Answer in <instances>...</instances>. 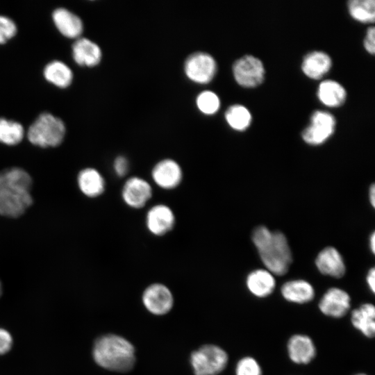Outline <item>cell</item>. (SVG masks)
Instances as JSON below:
<instances>
[{
  "mask_svg": "<svg viewBox=\"0 0 375 375\" xmlns=\"http://www.w3.org/2000/svg\"><path fill=\"white\" fill-rule=\"evenodd\" d=\"M351 17L362 23H374L375 19V2L374 0H351L347 3Z\"/></svg>",
  "mask_w": 375,
  "mask_h": 375,
  "instance_id": "d4e9b609",
  "label": "cell"
},
{
  "mask_svg": "<svg viewBox=\"0 0 375 375\" xmlns=\"http://www.w3.org/2000/svg\"><path fill=\"white\" fill-rule=\"evenodd\" d=\"M153 195L151 183L139 176L126 177L120 191L122 202L131 209L146 207Z\"/></svg>",
  "mask_w": 375,
  "mask_h": 375,
  "instance_id": "8992f818",
  "label": "cell"
},
{
  "mask_svg": "<svg viewBox=\"0 0 375 375\" xmlns=\"http://www.w3.org/2000/svg\"><path fill=\"white\" fill-rule=\"evenodd\" d=\"M235 81L244 88H255L265 79V70L262 61L251 55H245L235 61L232 67Z\"/></svg>",
  "mask_w": 375,
  "mask_h": 375,
  "instance_id": "ba28073f",
  "label": "cell"
},
{
  "mask_svg": "<svg viewBox=\"0 0 375 375\" xmlns=\"http://www.w3.org/2000/svg\"><path fill=\"white\" fill-rule=\"evenodd\" d=\"M228 362L226 351L215 344L203 345L190 356L194 375H217L224 370Z\"/></svg>",
  "mask_w": 375,
  "mask_h": 375,
  "instance_id": "5b68a950",
  "label": "cell"
},
{
  "mask_svg": "<svg viewBox=\"0 0 375 375\" xmlns=\"http://www.w3.org/2000/svg\"><path fill=\"white\" fill-rule=\"evenodd\" d=\"M184 73L191 81L199 84L210 83L217 73V65L209 53L198 51L190 54L184 62Z\"/></svg>",
  "mask_w": 375,
  "mask_h": 375,
  "instance_id": "52a82bcc",
  "label": "cell"
},
{
  "mask_svg": "<svg viewBox=\"0 0 375 375\" xmlns=\"http://www.w3.org/2000/svg\"><path fill=\"white\" fill-rule=\"evenodd\" d=\"M287 353L292 362L297 365H308L315 358L317 349L310 336L297 333L288 340Z\"/></svg>",
  "mask_w": 375,
  "mask_h": 375,
  "instance_id": "5bb4252c",
  "label": "cell"
},
{
  "mask_svg": "<svg viewBox=\"0 0 375 375\" xmlns=\"http://www.w3.org/2000/svg\"><path fill=\"white\" fill-rule=\"evenodd\" d=\"M246 285L252 295L262 299L272 294L276 287V280L274 275L267 269H259L247 275Z\"/></svg>",
  "mask_w": 375,
  "mask_h": 375,
  "instance_id": "ac0fdd59",
  "label": "cell"
},
{
  "mask_svg": "<svg viewBox=\"0 0 375 375\" xmlns=\"http://www.w3.org/2000/svg\"><path fill=\"white\" fill-rule=\"evenodd\" d=\"M317 95L324 105L328 107H338L345 101L347 92L338 82L326 80L319 85Z\"/></svg>",
  "mask_w": 375,
  "mask_h": 375,
  "instance_id": "603a6c76",
  "label": "cell"
},
{
  "mask_svg": "<svg viewBox=\"0 0 375 375\" xmlns=\"http://www.w3.org/2000/svg\"><path fill=\"white\" fill-rule=\"evenodd\" d=\"M72 57L80 66L94 67L97 65L102 57L99 45L85 38H78L72 45Z\"/></svg>",
  "mask_w": 375,
  "mask_h": 375,
  "instance_id": "2e32d148",
  "label": "cell"
},
{
  "mask_svg": "<svg viewBox=\"0 0 375 375\" xmlns=\"http://www.w3.org/2000/svg\"><path fill=\"white\" fill-rule=\"evenodd\" d=\"M152 183L162 190H174L182 183L184 174L181 165L169 158L158 160L150 172Z\"/></svg>",
  "mask_w": 375,
  "mask_h": 375,
  "instance_id": "30bf717a",
  "label": "cell"
},
{
  "mask_svg": "<svg viewBox=\"0 0 375 375\" xmlns=\"http://www.w3.org/2000/svg\"><path fill=\"white\" fill-rule=\"evenodd\" d=\"M364 47L370 54L375 52V28L374 26L368 28L364 40Z\"/></svg>",
  "mask_w": 375,
  "mask_h": 375,
  "instance_id": "d6a6232c",
  "label": "cell"
},
{
  "mask_svg": "<svg viewBox=\"0 0 375 375\" xmlns=\"http://www.w3.org/2000/svg\"><path fill=\"white\" fill-rule=\"evenodd\" d=\"M12 344V338L8 331L0 328V355L9 351Z\"/></svg>",
  "mask_w": 375,
  "mask_h": 375,
  "instance_id": "1f68e13d",
  "label": "cell"
},
{
  "mask_svg": "<svg viewBox=\"0 0 375 375\" xmlns=\"http://www.w3.org/2000/svg\"><path fill=\"white\" fill-rule=\"evenodd\" d=\"M335 126L336 120L331 113L316 110L310 117V125L302 131V139L308 144L320 145L334 133Z\"/></svg>",
  "mask_w": 375,
  "mask_h": 375,
  "instance_id": "8fae6325",
  "label": "cell"
},
{
  "mask_svg": "<svg viewBox=\"0 0 375 375\" xmlns=\"http://www.w3.org/2000/svg\"><path fill=\"white\" fill-rule=\"evenodd\" d=\"M78 185L81 192L89 198H97L102 195L106 183L103 175L92 167H87L78 173Z\"/></svg>",
  "mask_w": 375,
  "mask_h": 375,
  "instance_id": "44dd1931",
  "label": "cell"
},
{
  "mask_svg": "<svg viewBox=\"0 0 375 375\" xmlns=\"http://www.w3.org/2000/svg\"><path fill=\"white\" fill-rule=\"evenodd\" d=\"M318 308L325 316L342 318L349 311L351 297L348 292L339 288H331L321 297Z\"/></svg>",
  "mask_w": 375,
  "mask_h": 375,
  "instance_id": "4fadbf2b",
  "label": "cell"
},
{
  "mask_svg": "<svg viewBox=\"0 0 375 375\" xmlns=\"http://www.w3.org/2000/svg\"><path fill=\"white\" fill-rule=\"evenodd\" d=\"M176 217L173 209L167 204L158 203L150 206L144 216V225L147 231L154 237H163L175 227Z\"/></svg>",
  "mask_w": 375,
  "mask_h": 375,
  "instance_id": "9c48e42d",
  "label": "cell"
},
{
  "mask_svg": "<svg viewBox=\"0 0 375 375\" xmlns=\"http://www.w3.org/2000/svg\"><path fill=\"white\" fill-rule=\"evenodd\" d=\"M43 75L48 82L61 88L68 87L73 79L71 69L60 60H53L48 63L44 68Z\"/></svg>",
  "mask_w": 375,
  "mask_h": 375,
  "instance_id": "cb8c5ba5",
  "label": "cell"
},
{
  "mask_svg": "<svg viewBox=\"0 0 375 375\" xmlns=\"http://www.w3.org/2000/svg\"><path fill=\"white\" fill-rule=\"evenodd\" d=\"M315 265L321 274L333 278H341L346 272L342 256L333 247H327L318 253Z\"/></svg>",
  "mask_w": 375,
  "mask_h": 375,
  "instance_id": "9a60e30c",
  "label": "cell"
},
{
  "mask_svg": "<svg viewBox=\"0 0 375 375\" xmlns=\"http://www.w3.org/2000/svg\"><path fill=\"white\" fill-rule=\"evenodd\" d=\"M24 130L15 121L0 118V142L6 145H16L23 139Z\"/></svg>",
  "mask_w": 375,
  "mask_h": 375,
  "instance_id": "4316f807",
  "label": "cell"
},
{
  "mask_svg": "<svg viewBox=\"0 0 375 375\" xmlns=\"http://www.w3.org/2000/svg\"><path fill=\"white\" fill-rule=\"evenodd\" d=\"M114 174L118 178H126L130 170V162L124 156H117L112 162Z\"/></svg>",
  "mask_w": 375,
  "mask_h": 375,
  "instance_id": "4dcf8cb0",
  "label": "cell"
},
{
  "mask_svg": "<svg viewBox=\"0 0 375 375\" xmlns=\"http://www.w3.org/2000/svg\"><path fill=\"white\" fill-rule=\"evenodd\" d=\"M235 375H262L261 366L252 356H247L240 358L235 369Z\"/></svg>",
  "mask_w": 375,
  "mask_h": 375,
  "instance_id": "f1b7e54d",
  "label": "cell"
},
{
  "mask_svg": "<svg viewBox=\"0 0 375 375\" xmlns=\"http://www.w3.org/2000/svg\"><path fill=\"white\" fill-rule=\"evenodd\" d=\"M196 104L201 112L206 115H212L219 110L220 99L214 92L205 90L197 97Z\"/></svg>",
  "mask_w": 375,
  "mask_h": 375,
  "instance_id": "83f0119b",
  "label": "cell"
},
{
  "mask_svg": "<svg viewBox=\"0 0 375 375\" xmlns=\"http://www.w3.org/2000/svg\"><path fill=\"white\" fill-rule=\"evenodd\" d=\"M17 33L15 23L9 17L0 15V44L12 38Z\"/></svg>",
  "mask_w": 375,
  "mask_h": 375,
  "instance_id": "f546056e",
  "label": "cell"
},
{
  "mask_svg": "<svg viewBox=\"0 0 375 375\" xmlns=\"http://www.w3.org/2000/svg\"><path fill=\"white\" fill-rule=\"evenodd\" d=\"M65 135V126L62 120L49 112L41 113L27 131L29 142L43 148L60 145Z\"/></svg>",
  "mask_w": 375,
  "mask_h": 375,
  "instance_id": "277c9868",
  "label": "cell"
},
{
  "mask_svg": "<svg viewBox=\"0 0 375 375\" xmlns=\"http://www.w3.org/2000/svg\"><path fill=\"white\" fill-rule=\"evenodd\" d=\"M354 375H367V374H366L365 373H358V374H356Z\"/></svg>",
  "mask_w": 375,
  "mask_h": 375,
  "instance_id": "74e56055",
  "label": "cell"
},
{
  "mask_svg": "<svg viewBox=\"0 0 375 375\" xmlns=\"http://www.w3.org/2000/svg\"><path fill=\"white\" fill-rule=\"evenodd\" d=\"M332 60L328 54L314 51L306 54L301 63V70L308 78L319 79L331 68Z\"/></svg>",
  "mask_w": 375,
  "mask_h": 375,
  "instance_id": "7402d4cb",
  "label": "cell"
},
{
  "mask_svg": "<svg viewBox=\"0 0 375 375\" xmlns=\"http://www.w3.org/2000/svg\"><path fill=\"white\" fill-rule=\"evenodd\" d=\"M2 294V285H1V283L0 281V297L1 296Z\"/></svg>",
  "mask_w": 375,
  "mask_h": 375,
  "instance_id": "8d00e7d4",
  "label": "cell"
},
{
  "mask_svg": "<svg viewBox=\"0 0 375 375\" xmlns=\"http://www.w3.org/2000/svg\"><path fill=\"white\" fill-rule=\"evenodd\" d=\"M32 185L31 176L22 168L0 171V215L22 216L33 203Z\"/></svg>",
  "mask_w": 375,
  "mask_h": 375,
  "instance_id": "6da1fadb",
  "label": "cell"
},
{
  "mask_svg": "<svg viewBox=\"0 0 375 375\" xmlns=\"http://www.w3.org/2000/svg\"><path fill=\"white\" fill-rule=\"evenodd\" d=\"M370 249L373 253L375 252V233L373 232L369 238Z\"/></svg>",
  "mask_w": 375,
  "mask_h": 375,
  "instance_id": "d590c367",
  "label": "cell"
},
{
  "mask_svg": "<svg viewBox=\"0 0 375 375\" xmlns=\"http://www.w3.org/2000/svg\"><path fill=\"white\" fill-rule=\"evenodd\" d=\"M142 302L151 313L162 315L167 313L174 304V297L169 288L160 283H154L145 288Z\"/></svg>",
  "mask_w": 375,
  "mask_h": 375,
  "instance_id": "7c38bea8",
  "label": "cell"
},
{
  "mask_svg": "<svg viewBox=\"0 0 375 375\" xmlns=\"http://www.w3.org/2000/svg\"><path fill=\"white\" fill-rule=\"evenodd\" d=\"M283 298L290 303L305 304L311 301L315 291L310 283L303 279H295L285 282L281 287Z\"/></svg>",
  "mask_w": 375,
  "mask_h": 375,
  "instance_id": "e0dca14e",
  "label": "cell"
},
{
  "mask_svg": "<svg viewBox=\"0 0 375 375\" xmlns=\"http://www.w3.org/2000/svg\"><path fill=\"white\" fill-rule=\"evenodd\" d=\"M92 355L100 367L117 372H129L135 362L133 344L126 338L114 334L98 338L93 346Z\"/></svg>",
  "mask_w": 375,
  "mask_h": 375,
  "instance_id": "3957f363",
  "label": "cell"
},
{
  "mask_svg": "<svg viewBox=\"0 0 375 375\" xmlns=\"http://www.w3.org/2000/svg\"><path fill=\"white\" fill-rule=\"evenodd\" d=\"M350 321L355 329L367 338L375 335V307L371 303H365L353 309Z\"/></svg>",
  "mask_w": 375,
  "mask_h": 375,
  "instance_id": "ffe728a7",
  "label": "cell"
},
{
  "mask_svg": "<svg viewBox=\"0 0 375 375\" xmlns=\"http://www.w3.org/2000/svg\"><path fill=\"white\" fill-rule=\"evenodd\" d=\"M252 240L266 269L277 276L288 272L292 258L288 240L283 233L271 231L260 226L254 229Z\"/></svg>",
  "mask_w": 375,
  "mask_h": 375,
  "instance_id": "7a4b0ae2",
  "label": "cell"
},
{
  "mask_svg": "<svg viewBox=\"0 0 375 375\" xmlns=\"http://www.w3.org/2000/svg\"><path fill=\"white\" fill-rule=\"evenodd\" d=\"M369 200L372 206H375V186L372 184L369 188Z\"/></svg>",
  "mask_w": 375,
  "mask_h": 375,
  "instance_id": "e575fe53",
  "label": "cell"
},
{
  "mask_svg": "<svg viewBox=\"0 0 375 375\" xmlns=\"http://www.w3.org/2000/svg\"><path fill=\"white\" fill-rule=\"evenodd\" d=\"M53 23L64 36L69 38H78L83 30L81 18L64 8L56 9L52 14Z\"/></svg>",
  "mask_w": 375,
  "mask_h": 375,
  "instance_id": "d6986e66",
  "label": "cell"
},
{
  "mask_svg": "<svg viewBox=\"0 0 375 375\" xmlns=\"http://www.w3.org/2000/svg\"><path fill=\"white\" fill-rule=\"evenodd\" d=\"M225 119L231 128L243 131L250 126L252 117L249 110L245 106L235 104L226 110Z\"/></svg>",
  "mask_w": 375,
  "mask_h": 375,
  "instance_id": "484cf974",
  "label": "cell"
},
{
  "mask_svg": "<svg viewBox=\"0 0 375 375\" xmlns=\"http://www.w3.org/2000/svg\"><path fill=\"white\" fill-rule=\"evenodd\" d=\"M366 282L369 290L374 294L375 292V269L371 268L366 276Z\"/></svg>",
  "mask_w": 375,
  "mask_h": 375,
  "instance_id": "836d02e7",
  "label": "cell"
}]
</instances>
